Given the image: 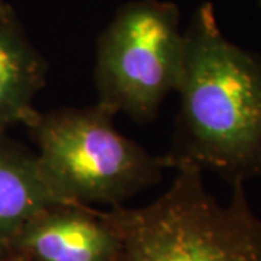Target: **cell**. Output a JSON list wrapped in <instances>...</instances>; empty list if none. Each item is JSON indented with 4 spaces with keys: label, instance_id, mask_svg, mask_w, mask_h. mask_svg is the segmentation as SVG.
Wrapping results in <instances>:
<instances>
[{
    "label": "cell",
    "instance_id": "6da1fadb",
    "mask_svg": "<svg viewBox=\"0 0 261 261\" xmlns=\"http://www.w3.org/2000/svg\"><path fill=\"white\" fill-rule=\"evenodd\" d=\"M168 168L214 173L231 186L261 177V56L233 44L212 3L185 31Z\"/></svg>",
    "mask_w": 261,
    "mask_h": 261
},
{
    "label": "cell",
    "instance_id": "7a4b0ae2",
    "mask_svg": "<svg viewBox=\"0 0 261 261\" xmlns=\"http://www.w3.org/2000/svg\"><path fill=\"white\" fill-rule=\"evenodd\" d=\"M168 189L148 205H118L103 216L118 237L113 261H261V219L243 183L228 203L205 186L203 173L176 170Z\"/></svg>",
    "mask_w": 261,
    "mask_h": 261
},
{
    "label": "cell",
    "instance_id": "3957f363",
    "mask_svg": "<svg viewBox=\"0 0 261 261\" xmlns=\"http://www.w3.org/2000/svg\"><path fill=\"white\" fill-rule=\"evenodd\" d=\"M99 105L39 112L28 126L41 170L65 202L112 206L157 185L167 167L115 128Z\"/></svg>",
    "mask_w": 261,
    "mask_h": 261
},
{
    "label": "cell",
    "instance_id": "277c9868",
    "mask_svg": "<svg viewBox=\"0 0 261 261\" xmlns=\"http://www.w3.org/2000/svg\"><path fill=\"white\" fill-rule=\"evenodd\" d=\"M185 53L180 10L163 0L121 6L96 45L94 89L100 108L140 123L152 121L176 92Z\"/></svg>",
    "mask_w": 261,
    "mask_h": 261
},
{
    "label": "cell",
    "instance_id": "5b68a950",
    "mask_svg": "<svg viewBox=\"0 0 261 261\" xmlns=\"http://www.w3.org/2000/svg\"><path fill=\"white\" fill-rule=\"evenodd\" d=\"M8 251L28 261H113L118 237L102 211L57 203L27 221Z\"/></svg>",
    "mask_w": 261,
    "mask_h": 261
},
{
    "label": "cell",
    "instance_id": "8992f818",
    "mask_svg": "<svg viewBox=\"0 0 261 261\" xmlns=\"http://www.w3.org/2000/svg\"><path fill=\"white\" fill-rule=\"evenodd\" d=\"M48 63L27 35L15 10L0 8V132L28 128L39 111L35 97L45 86Z\"/></svg>",
    "mask_w": 261,
    "mask_h": 261
},
{
    "label": "cell",
    "instance_id": "52a82bcc",
    "mask_svg": "<svg viewBox=\"0 0 261 261\" xmlns=\"http://www.w3.org/2000/svg\"><path fill=\"white\" fill-rule=\"evenodd\" d=\"M65 202L49 186L37 152L0 132V254L32 216Z\"/></svg>",
    "mask_w": 261,
    "mask_h": 261
},
{
    "label": "cell",
    "instance_id": "ba28073f",
    "mask_svg": "<svg viewBox=\"0 0 261 261\" xmlns=\"http://www.w3.org/2000/svg\"><path fill=\"white\" fill-rule=\"evenodd\" d=\"M0 261H28L13 251H5L0 254Z\"/></svg>",
    "mask_w": 261,
    "mask_h": 261
},
{
    "label": "cell",
    "instance_id": "9c48e42d",
    "mask_svg": "<svg viewBox=\"0 0 261 261\" xmlns=\"http://www.w3.org/2000/svg\"><path fill=\"white\" fill-rule=\"evenodd\" d=\"M3 5H5V3H3V0H0V8H2Z\"/></svg>",
    "mask_w": 261,
    "mask_h": 261
},
{
    "label": "cell",
    "instance_id": "30bf717a",
    "mask_svg": "<svg viewBox=\"0 0 261 261\" xmlns=\"http://www.w3.org/2000/svg\"><path fill=\"white\" fill-rule=\"evenodd\" d=\"M258 5H260V8H261V0H258Z\"/></svg>",
    "mask_w": 261,
    "mask_h": 261
}]
</instances>
